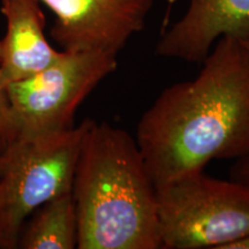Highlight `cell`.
Instances as JSON below:
<instances>
[{"label": "cell", "instance_id": "cell-1", "mask_svg": "<svg viewBox=\"0 0 249 249\" xmlns=\"http://www.w3.org/2000/svg\"><path fill=\"white\" fill-rule=\"evenodd\" d=\"M201 64L194 79L164 89L136 127L156 188L213 160L249 155V46L220 37Z\"/></svg>", "mask_w": 249, "mask_h": 249}, {"label": "cell", "instance_id": "cell-2", "mask_svg": "<svg viewBox=\"0 0 249 249\" xmlns=\"http://www.w3.org/2000/svg\"><path fill=\"white\" fill-rule=\"evenodd\" d=\"M71 195L77 249H160L157 191L127 130L88 120Z\"/></svg>", "mask_w": 249, "mask_h": 249}, {"label": "cell", "instance_id": "cell-3", "mask_svg": "<svg viewBox=\"0 0 249 249\" xmlns=\"http://www.w3.org/2000/svg\"><path fill=\"white\" fill-rule=\"evenodd\" d=\"M160 249H230L249 236V185L187 173L156 188Z\"/></svg>", "mask_w": 249, "mask_h": 249}, {"label": "cell", "instance_id": "cell-4", "mask_svg": "<svg viewBox=\"0 0 249 249\" xmlns=\"http://www.w3.org/2000/svg\"><path fill=\"white\" fill-rule=\"evenodd\" d=\"M88 120L61 133L14 141L0 154V249L18 248L28 218L71 192Z\"/></svg>", "mask_w": 249, "mask_h": 249}, {"label": "cell", "instance_id": "cell-5", "mask_svg": "<svg viewBox=\"0 0 249 249\" xmlns=\"http://www.w3.org/2000/svg\"><path fill=\"white\" fill-rule=\"evenodd\" d=\"M117 67V55L62 50L51 66L8 85L9 144L73 128L80 105Z\"/></svg>", "mask_w": 249, "mask_h": 249}, {"label": "cell", "instance_id": "cell-6", "mask_svg": "<svg viewBox=\"0 0 249 249\" xmlns=\"http://www.w3.org/2000/svg\"><path fill=\"white\" fill-rule=\"evenodd\" d=\"M54 14L51 37L64 51L118 55L144 29L154 0H37Z\"/></svg>", "mask_w": 249, "mask_h": 249}, {"label": "cell", "instance_id": "cell-7", "mask_svg": "<svg viewBox=\"0 0 249 249\" xmlns=\"http://www.w3.org/2000/svg\"><path fill=\"white\" fill-rule=\"evenodd\" d=\"M249 36V0H189L156 44L160 57L201 64L220 37Z\"/></svg>", "mask_w": 249, "mask_h": 249}, {"label": "cell", "instance_id": "cell-8", "mask_svg": "<svg viewBox=\"0 0 249 249\" xmlns=\"http://www.w3.org/2000/svg\"><path fill=\"white\" fill-rule=\"evenodd\" d=\"M6 34L0 39V79L7 87L51 66L61 57L44 34L45 17L37 0H1Z\"/></svg>", "mask_w": 249, "mask_h": 249}, {"label": "cell", "instance_id": "cell-9", "mask_svg": "<svg viewBox=\"0 0 249 249\" xmlns=\"http://www.w3.org/2000/svg\"><path fill=\"white\" fill-rule=\"evenodd\" d=\"M31 216L21 231L18 248H77V214L71 192L55 196Z\"/></svg>", "mask_w": 249, "mask_h": 249}, {"label": "cell", "instance_id": "cell-10", "mask_svg": "<svg viewBox=\"0 0 249 249\" xmlns=\"http://www.w3.org/2000/svg\"><path fill=\"white\" fill-rule=\"evenodd\" d=\"M11 141V127H9V107L6 96V89L0 79V154L7 148Z\"/></svg>", "mask_w": 249, "mask_h": 249}, {"label": "cell", "instance_id": "cell-11", "mask_svg": "<svg viewBox=\"0 0 249 249\" xmlns=\"http://www.w3.org/2000/svg\"><path fill=\"white\" fill-rule=\"evenodd\" d=\"M249 46V36L242 38ZM231 177L233 180L249 185V155L236 160V163L231 169Z\"/></svg>", "mask_w": 249, "mask_h": 249}, {"label": "cell", "instance_id": "cell-12", "mask_svg": "<svg viewBox=\"0 0 249 249\" xmlns=\"http://www.w3.org/2000/svg\"><path fill=\"white\" fill-rule=\"evenodd\" d=\"M230 249H249V236L246 239H242V240L235 242L233 244Z\"/></svg>", "mask_w": 249, "mask_h": 249}]
</instances>
